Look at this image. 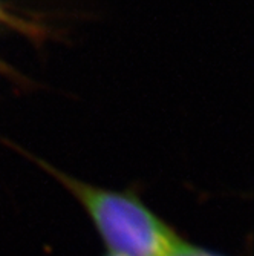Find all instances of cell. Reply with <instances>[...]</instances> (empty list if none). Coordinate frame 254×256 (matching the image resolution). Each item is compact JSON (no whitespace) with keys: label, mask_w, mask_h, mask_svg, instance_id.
Returning a JSON list of instances; mask_svg holds the SVG:
<instances>
[{"label":"cell","mask_w":254,"mask_h":256,"mask_svg":"<svg viewBox=\"0 0 254 256\" xmlns=\"http://www.w3.org/2000/svg\"><path fill=\"white\" fill-rule=\"evenodd\" d=\"M169 256H224V254L210 252V250L198 247V246H192L179 238V241L175 244V247L172 248Z\"/></svg>","instance_id":"2"},{"label":"cell","mask_w":254,"mask_h":256,"mask_svg":"<svg viewBox=\"0 0 254 256\" xmlns=\"http://www.w3.org/2000/svg\"><path fill=\"white\" fill-rule=\"evenodd\" d=\"M107 256H126V254H120V253H109Z\"/></svg>","instance_id":"3"},{"label":"cell","mask_w":254,"mask_h":256,"mask_svg":"<svg viewBox=\"0 0 254 256\" xmlns=\"http://www.w3.org/2000/svg\"><path fill=\"white\" fill-rule=\"evenodd\" d=\"M48 168V166H46ZM48 170L84 207L110 253L169 256L179 236L132 192H115Z\"/></svg>","instance_id":"1"}]
</instances>
